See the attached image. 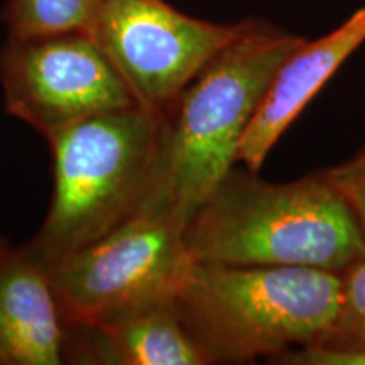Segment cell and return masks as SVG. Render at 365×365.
Listing matches in <instances>:
<instances>
[{
	"mask_svg": "<svg viewBox=\"0 0 365 365\" xmlns=\"http://www.w3.org/2000/svg\"><path fill=\"white\" fill-rule=\"evenodd\" d=\"M103 0H7V38L29 39L63 33H93Z\"/></svg>",
	"mask_w": 365,
	"mask_h": 365,
	"instance_id": "obj_11",
	"label": "cell"
},
{
	"mask_svg": "<svg viewBox=\"0 0 365 365\" xmlns=\"http://www.w3.org/2000/svg\"><path fill=\"white\" fill-rule=\"evenodd\" d=\"M4 108L46 140L102 113L139 107L90 33L7 38L0 48Z\"/></svg>",
	"mask_w": 365,
	"mask_h": 365,
	"instance_id": "obj_6",
	"label": "cell"
},
{
	"mask_svg": "<svg viewBox=\"0 0 365 365\" xmlns=\"http://www.w3.org/2000/svg\"><path fill=\"white\" fill-rule=\"evenodd\" d=\"M340 298L335 318L314 346L365 350V257L340 271Z\"/></svg>",
	"mask_w": 365,
	"mask_h": 365,
	"instance_id": "obj_12",
	"label": "cell"
},
{
	"mask_svg": "<svg viewBox=\"0 0 365 365\" xmlns=\"http://www.w3.org/2000/svg\"><path fill=\"white\" fill-rule=\"evenodd\" d=\"M182 235L196 262L340 272L365 257L362 230L325 170L272 182L235 164L191 213Z\"/></svg>",
	"mask_w": 365,
	"mask_h": 365,
	"instance_id": "obj_2",
	"label": "cell"
},
{
	"mask_svg": "<svg viewBox=\"0 0 365 365\" xmlns=\"http://www.w3.org/2000/svg\"><path fill=\"white\" fill-rule=\"evenodd\" d=\"M242 27L195 19L164 0H103L91 34L137 105L159 117Z\"/></svg>",
	"mask_w": 365,
	"mask_h": 365,
	"instance_id": "obj_7",
	"label": "cell"
},
{
	"mask_svg": "<svg viewBox=\"0 0 365 365\" xmlns=\"http://www.w3.org/2000/svg\"><path fill=\"white\" fill-rule=\"evenodd\" d=\"M365 43V7L322 38L304 41L277 68L242 137L237 164L259 173L287 127Z\"/></svg>",
	"mask_w": 365,
	"mask_h": 365,
	"instance_id": "obj_8",
	"label": "cell"
},
{
	"mask_svg": "<svg viewBox=\"0 0 365 365\" xmlns=\"http://www.w3.org/2000/svg\"><path fill=\"white\" fill-rule=\"evenodd\" d=\"M328 180L341 195L365 239V145L344 163L325 170Z\"/></svg>",
	"mask_w": 365,
	"mask_h": 365,
	"instance_id": "obj_13",
	"label": "cell"
},
{
	"mask_svg": "<svg viewBox=\"0 0 365 365\" xmlns=\"http://www.w3.org/2000/svg\"><path fill=\"white\" fill-rule=\"evenodd\" d=\"M264 19L244 27L159 115L154 161L135 217L185 223L237 164L242 137L282 61L304 43Z\"/></svg>",
	"mask_w": 365,
	"mask_h": 365,
	"instance_id": "obj_1",
	"label": "cell"
},
{
	"mask_svg": "<svg viewBox=\"0 0 365 365\" xmlns=\"http://www.w3.org/2000/svg\"><path fill=\"white\" fill-rule=\"evenodd\" d=\"M65 364L208 365L175 307L98 325H65Z\"/></svg>",
	"mask_w": 365,
	"mask_h": 365,
	"instance_id": "obj_10",
	"label": "cell"
},
{
	"mask_svg": "<svg viewBox=\"0 0 365 365\" xmlns=\"http://www.w3.org/2000/svg\"><path fill=\"white\" fill-rule=\"evenodd\" d=\"M63 345L53 272L0 235V365H61Z\"/></svg>",
	"mask_w": 365,
	"mask_h": 365,
	"instance_id": "obj_9",
	"label": "cell"
},
{
	"mask_svg": "<svg viewBox=\"0 0 365 365\" xmlns=\"http://www.w3.org/2000/svg\"><path fill=\"white\" fill-rule=\"evenodd\" d=\"M159 117L140 107L102 113L49 137L54 190L43 225L24 247L49 271L139 212L154 161Z\"/></svg>",
	"mask_w": 365,
	"mask_h": 365,
	"instance_id": "obj_4",
	"label": "cell"
},
{
	"mask_svg": "<svg viewBox=\"0 0 365 365\" xmlns=\"http://www.w3.org/2000/svg\"><path fill=\"white\" fill-rule=\"evenodd\" d=\"M185 223L134 217L53 269L65 325H98L175 307L195 259Z\"/></svg>",
	"mask_w": 365,
	"mask_h": 365,
	"instance_id": "obj_5",
	"label": "cell"
},
{
	"mask_svg": "<svg viewBox=\"0 0 365 365\" xmlns=\"http://www.w3.org/2000/svg\"><path fill=\"white\" fill-rule=\"evenodd\" d=\"M339 298L340 274L327 269L195 261L176 312L208 364L271 362L317 345Z\"/></svg>",
	"mask_w": 365,
	"mask_h": 365,
	"instance_id": "obj_3",
	"label": "cell"
},
{
	"mask_svg": "<svg viewBox=\"0 0 365 365\" xmlns=\"http://www.w3.org/2000/svg\"><path fill=\"white\" fill-rule=\"evenodd\" d=\"M281 365H365V350H328L322 346H301L287 350L271 360Z\"/></svg>",
	"mask_w": 365,
	"mask_h": 365,
	"instance_id": "obj_14",
	"label": "cell"
}]
</instances>
